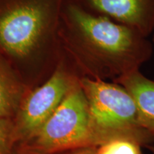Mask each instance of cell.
<instances>
[{
	"mask_svg": "<svg viewBox=\"0 0 154 154\" xmlns=\"http://www.w3.org/2000/svg\"><path fill=\"white\" fill-rule=\"evenodd\" d=\"M59 35L61 58L80 79L113 82L140 70L153 53V44L138 31L66 0Z\"/></svg>",
	"mask_w": 154,
	"mask_h": 154,
	"instance_id": "6da1fadb",
	"label": "cell"
},
{
	"mask_svg": "<svg viewBox=\"0 0 154 154\" xmlns=\"http://www.w3.org/2000/svg\"><path fill=\"white\" fill-rule=\"evenodd\" d=\"M66 0H0V55L28 90L51 77L61 60Z\"/></svg>",
	"mask_w": 154,
	"mask_h": 154,
	"instance_id": "7a4b0ae2",
	"label": "cell"
},
{
	"mask_svg": "<svg viewBox=\"0 0 154 154\" xmlns=\"http://www.w3.org/2000/svg\"><path fill=\"white\" fill-rule=\"evenodd\" d=\"M99 146L126 139L142 147L154 145V137L140 124L137 107L124 86L109 81L80 79Z\"/></svg>",
	"mask_w": 154,
	"mask_h": 154,
	"instance_id": "3957f363",
	"label": "cell"
},
{
	"mask_svg": "<svg viewBox=\"0 0 154 154\" xmlns=\"http://www.w3.org/2000/svg\"><path fill=\"white\" fill-rule=\"evenodd\" d=\"M34 149L48 153L74 147H99L80 82L31 138Z\"/></svg>",
	"mask_w": 154,
	"mask_h": 154,
	"instance_id": "277c9868",
	"label": "cell"
},
{
	"mask_svg": "<svg viewBox=\"0 0 154 154\" xmlns=\"http://www.w3.org/2000/svg\"><path fill=\"white\" fill-rule=\"evenodd\" d=\"M80 78L61 58L51 77L28 92L14 118L16 138L30 140L55 112Z\"/></svg>",
	"mask_w": 154,
	"mask_h": 154,
	"instance_id": "5b68a950",
	"label": "cell"
},
{
	"mask_svg": "<svg viewBox=\"0 0 154 154\" xmlns=\"http://www.w3.org/2000/svg\"><path fill=\"white\" fill-rule=\"evenodd\" d=\"M83 10L134 28L148 37L154 31V0H66Z\"/></svg>",
	"mask_w": 154,
	"mask_h": 154,
	"instance_id": "8992f818",
	"label": "cell"
},
{
	"mask_svg": "<svg viewBox=\"0 0 154 154\" xmlns=\"http://www.w3.org/2000/svg\"><path fill=\"white\" fill-rule=\"evenodd\" d=\"M113 82L123 86L129 92L137 107L140 124L154 137V80L137 70Z\"/></svg>",
	"mask_w": 154,
	"mask_h": 154,
	"instance_id": "52a82bcc",
	"label": "cell"
},
{
	"mask_svg": "<svg viewBox=\"0 0 154 154\" xmlns=\"http://www.w3.org/2000/svg\"><path fill=\"white\" fill-rule=\"evenodd\" d=\"M29 91L0 55V118H14Z\"/></svg>",
	"mask_w": 154,
	"mask_h": 154,
	"instance_id": "ba28073f",
	"label": "cell"
},
{
	"mask_svg": "<svg viewBox=\"0 0 154 154\" xmlns=\"http://www.w3.org/2000/svg\"><path fill=\"white\" fill-rule=\"evenodd\" d=\"M142 146L126 139H116L98 147L96 154H143Z\"/></svg>",
	"mask_w": 154,
	"mask_h": 154,
	"instance_id": "9c48e42d",
	"label": "cell"
},
{
	"mask_svg": "<svg viewBox=\"0 0 154 154\" xmlns=\"http://www.w3.org/2000/svg\"><path fill=\"white\" fill-rule=\"evenodd\" d=\"M15 139L14 118H0V154H9Z\"/></svg>",
	"mask_w": 154,
	"mask_h": 154,
	"instance_id": "30bf717a",
	"label": "cell"
},
{
	"mask_svg": "<svg viewBox=\"0 0 154 154\" xmlns=\"http://www.w3.org/2000/svg\"><path fill=\"white\" fill-rule=\"evenodd\" d=\"M98 147L82 148L79 151L70 154H96Z\"/></svg>",
	"mask_w": 154,
	"mask_h": 154,
	"instance_id": "8fae6325",
	"label": "cell"
},
{
	"mask_svg": "<svg viewBox=\"0 0 154 154\" xmlns=\"http://www.w3.org/2000/svg\"><path fill=\"white\" fill-rule=\"evenodd\" d=\"M150 149H151V152H152V153L153 154H154V145H153V146H151V147L149 148Z\"/></svg>",
	"mask_w": 154,
	"mask_h": 154,
	"instance_id": "7c38bea8",
	"label": "cell"
},
{
	"mask_svg": "<svg viewBox=\"0 0 154 154\" xmlns=\"http://www.w3.org/2000/svg\"><path fill=\"white\" fill-rule=\"evenodd\" d=\"M153 43L154 44V34H153Z\"/></svg>",
	"mask_w": 154,
	"mask_h": 154,
	"instance_id": "4fadbf2b",
	"label": "cell"
}]
</instances>
